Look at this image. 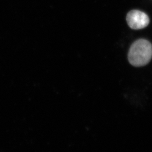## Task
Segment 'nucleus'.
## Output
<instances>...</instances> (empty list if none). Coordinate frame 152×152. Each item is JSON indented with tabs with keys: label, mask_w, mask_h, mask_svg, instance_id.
Listing matches in <instances>:
<instances>
[{
	"label": "nucleus",
	"mask_w": 152,
	"mask_h": 152,
	"mask_svg": "<svg viewBox=\"0 0 152 152\" xmlns=\"http://www.w3.org/2000/svg\"><path fill=\"white\" fill-rule=\"evenodd\" d=\"M128 26L132 29H141L147 27L149 24V18L147 14L140 10L129 11L126 16Z\"/></svg>",
	"instance_id": "obj_2"
},
{
	"label": "nucleus",
	"mask_w": 152,
	"mask_h": 152,
	"mask_svg": "<svg viewBox=\"0 0 152 152\" xmlns=\"http://www.w3.org/2000/svg\"><path fill=\"white\" fill-rule=\"evenodd\" d=\"M152 58V45L145 39H139L131 46L128 59L131 64L140 67L148 64Z\"/></svg>",
	"instance_id": "obj_1"
}]
</instances>
